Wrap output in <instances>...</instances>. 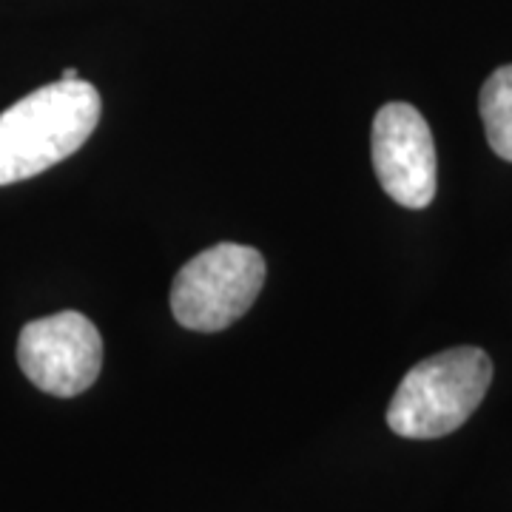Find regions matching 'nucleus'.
I'll list each match as a JSON object with an SVG mask.
<instances>
[{"mask_svg": "<svg viewBox=\"0 0 512 512\" xmlns=\"http://www.w3.org/2000/svg\"><path fill=\"white\" fill-rule=\"evenodd\" d=\"M100 94L86 80H57L0 114V185L23 183L80 151L100 123Z\"/></svg>", "mask_w": 512, "mask_h": 512, "instance_id": "obj_1", "label": "nucleus"}, {"mask_svg": "<svg viewBox=\"0 0 512 512\" xmlns=\"http://www.w3.org/2000/svg\"><path fill=\"white\" fill-rule=\"evenodd\" d=\"M493 362L481 348H450L424 359L396 387L387 424L402 439H441L456 433L484 402Z\"/></svg>", "mask_w": 512, "mask_h": 512, "instance_id": "obj_2", "label": "nucleus"}, {"mask_svg": "<svg viewBox=\"0 0 512 512\" xmlns=\"http://www.w3.org/2000/svg\"><path fill=\"white\" fill-rule=\"evenodd\" d=\"M262 285V254L248 245L220 242L180 268L171 285V311L183 328L217 333L248 313Z\"/></svg>", "mask_w": 512, "mask_h": 512, "instance_id": "obj_3", "label": "nucleus"}, {"mask_svg": "<svg viewBox=\"0 0 512 512\" xmlns=\"http://www.w3.org/2000/svg\"><path fill=\"white\" fill-rule=\"evenodd\" d=\"M18 365L29 382L57 399L86 393L103 367V339L89 316L60 311L20 330Z\"/></svg>", "mask_w": 512, "mask_h": 512, "instance_id": "obj_4", "label": "nucleus"}, {"mask_svg": "<svg viewBox=\"0 0 512 512\" xmlns=\"http://www.w3.org/2000/svg\"><path fill=\"white\" fill-rule=\"evenodd\" d=\"M373 168L390 200L421 211L436 197V143L421 111L410 103H387L373 120Z\"/></svg>", "mask_w": 512, "mask_h": 512, "instance_id": "obj_5", "label": "nucleus"}, {"mask_svg": "<svg viewBox=\"0 0 512 512\" xmlns=\"http://www.w3.org/2000/svg\"><path fill=\"white\" fill-rule=\"evenodd\" d=\"M478 109L490 148L501 160L512 163V66H501L487 77Z\"/></svg>", "mask_w": 512, "mask_h": 512, "instance_id": "obj_6", "label": "nucleus"}, {"mask_svg": "<svg viewBox=\"0 0 512 512\" xmlns=\"http://www.w3.org/2000/svg\"><path fill=\"white\" fill-rule=\"evenodd\" d=\"M77 77H80V74L74 72V69H66V72H63V77H60V80H77Z\"/></svg>", "mask_w": 512, "mask_h": 512, "instance_id": "obj_7", "label": "nucleus"}]
</instances>
